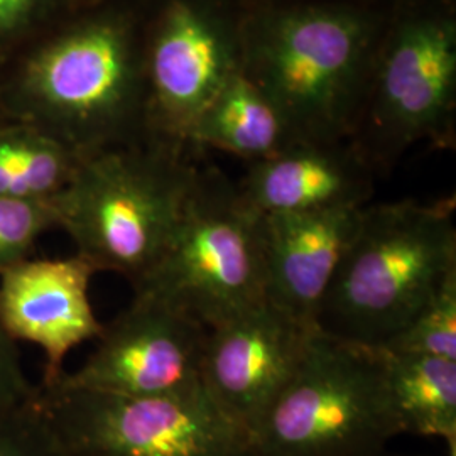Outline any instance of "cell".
<instances>
[{"label": "cell", "mask_w": 456, "mask_h": 456, "mask_svg": "<svg viewBox=\"0 0 456 456\" xmlns=\"http://www.w3.org/2000/svg\"><path fill=\"white\" fill-rule=\"evenodd\" d=\"M144 14L103 5L68 20L19 66L7 118L31 124L82 156L149 139L142 77Z\"/></svg>", "instance_id": "obj_2"}, {"label": "cell", "mask_w": 456, "mask_h": 456, "mask_svg": "<svg viewBox=\"0 0 456 456\" xmlns=\"http://www.w3.org/2000/svg\"><path fill=\"white\" fill-rule=\"evenodd\" d=\"M399 435L382 348L316 330L250 444L254 456H372Z\"/></svg>", "instance_id": "obj_6"}, {"label": "cell", "mask_w": 456, "mask_h": 456, "mask_svg": "<svg viewBox=\"0 0 456 456\" xmlns=\"http://www.w3.org/2000/svg\"><path fill=\"white\" fill-rule=\"evenodd\" d=\"M98 271L82 256L26 259L0 274V325L12 342L45 355L41 382L65 372V360L103 330L90 301Z\"/></svg>", "instance_id": "obj_12"}, {"label": "cell", "mask_w": 456, "mask_h": 456, "mask_svg": "<svg viewBox=\"0 0 456 456\" xmlns=\"http://www.w3.org/2000/svg\"><path fill=\"white\" fill-rule=\"evenodd\" d=\"M82 158L48 132L5 117L0 120V198L53 201Z\"/></svg>", "instance_id": "obj_17"}, {"label": "cell", "mask_w": 456, "mask_h": 456, "mask_svg": "<svg viewBox=\"0 0 456 456\" xmlns=\"http://www.w3.org/2000/svg\"><path fill=\"white\" fill-rule=\"evenodd\" d=\"M372 456H403V455H392V453H387V452H380V453H377V455Z\"/></svg>", "instance_id": "obj_23"}, {"label": "cell", "mask_w": 456, "mask_h": 456, "mask_svg": "<svg viewBox=\"0 0 456 456\" xmlns=\"http://www.w3.org/2000/svg\"><path fill=\"white\" fill-rule=\"evenodd\" d=\"M37 397L69 456H254L205 387L129 397L39 382Z\"/></svg>", "instance_id": "obj_8"}, {"label": "cell", "mask_w": 456, "mask_h": 456, "mask_svg": "<svg viewBox=\"0 0 456 456\" xmlns=\"http://www.w3.org/2000/svg\"><path fill=\"white\" fill-rule=\"evenodd\" d=\"M188 149L149 137L83 156L53 200L75 254L98 273L141 284L169 244L195 181Z\"/></svg>", "instance_id": "obj_3"}, {"label": "cell", "mask_w": 456, "mask_h": 456, "mask_svg": "<svg viewBox=\"0 0 456 456\" xmlns=\"http://www.w3.org/2000/svg\"><path fill=\"white\" fill-rule=\"evenodd\" d=\"M240 14L228 0H159L144 16L149 137L186 146L196 118L242 71Z\"/></svg>", "instance_id": "obj_9"}, {"label": "cell", "mask_w": 456, "mask_h": 456, "mask_svg": "<svg viewBox=\"0 0 456 456\" xmlns=\"http://www.w3.org/2000/svg\"><path fill=\"white\" fill-rule=\"evenodd\" d=\"M382 352L401 431L441 438L456 456V360Z\"/></svg>", "instance_id": "obj_16"}, {"label": "cell", "mask_w": 456, "mask_h": 456, "mask_svg": "<svg viewBox=\"0 0 456 456\" xmlns=\"http://www.w3.org/2000/svg\"><path fill=\"white\" fill-rule=\"evenodd\" d=\"M5 118V114H4V110H2V105H0V120H4Z\"/></svg>", "instance_id": "obj_24"}, {"label": "cell", "mask_w": 456, "mask_h": 456, "mask_svg": "<svg viewBox=\"0 0 456 456\" xmlns=\"http://www.w3.org/2000/svg\"><path fill=\"white\" fill-rule=\"evenodd\" d=\"M212 330L265 301L264 215L215 169L196 171L159 262L134 288Z\"/></svg>", "instance_id": "obj_7"}, {"label": "cell", "mask_w": 456, "mask_h": 456, "mask_svg": "<svg viewBox=\"0 0 456 456\" xmlns=\"http://www.w3.org/2000/svg\"><path fill=\"white\" fill-rule=\"evenodd\" d=\"M362 210L346 207L264 215L265 301L316 328L318 311L355 237Z\"/></svg>", "instance_id": "obj_13"}, {"label": "cell", "mask_w": 456, "mask_h": 456, "mask_svg": "<svg viewBox=\"0 0 456 456\" xmlns=\"http://www.w3.org/2000/svg\"><path fill=\"white\" fill-rule=\"evenodd\" d=\"M314 331L269 301L215 326L203 348L205 391L252 436L301 367Z\"/></svg>", "instance_id": "obj_11"}, {"label": "cell", "mask_w": 456, "mask_h": 456, "mask_svg": "<svg viewBox=\"0 0 456 456\" xmlns=\"http://www.w3.org/2000/svg\"><path fill=\"white\" fill-rule=\"evenodd\" d=\"M455 124V2L394 0L348 141L380 173L419 142L452 146Z\"/></svg>", "instance_id": "obj_5"}, {"label": "cell", "mask_w": 456, "mask_h": 456, "mask_svg": "<svg viewBox=\"0 0 456 456\" xmlns=\"http://www.w3.org/2000/svg\"><path fill=\"white\" fill-rule=\"evenodd\" d=\"M77 0H0V56L71 12Z\"/></svg>", "instance_id": "obj_21"}, {"label": "cell", "mask_w": 456, "mask_h": 456, "mask_svg": "<svg viewBox=\"0 0 456 456\" xmlns=\"http://www.w3.org/2000/svg\"><path fill=\"white\" fill-rule=\"evenodd\" d=\"M299 141L276 103L239 71L186 134V146L213 147L247 163L267 159Z\"/></svg>", "instance_id": "obj_15"}, {"label": "cell", "mask_w": 456, "mask_h": 456, "mask_svg": "<svg viewBox=\"0 0 456 456\" xmlns=\"http://www.w3.org/2000/svg\"><path fill=\"white\" fill-rule=\"evenodd\" d=\"M207 333L163 301L134 293L131 305L103 323L92 355L77 370L49 382L129 397L200 391Z\"/></svg>", "instance_id": "obj_10"}, {"label": "cell", "mask_w": 456, "mask_h": 456, "mask_svg": "<svg viewBox=\"0 0 456 456\" xmlns=\"http://www.w3.org/2000/svg\"><path fill=\"white\" fill-rule=\"evenodd\" d=\"M33 384L24 372L19 346L0 325V404L24 401L34 395Z\"/></svg>", "instance_id": "obj_22"}, {"label": "cell", "mask_w": 456, "mask_h": 456, "mask_svg": "<svg viewBox=\"0 0 456 456\" xmlns=\"http://www.w3.org/2000/svg\"><path fill=\"white\" fill-rule=\"evenodd\" d=\"M389 7L372 0H256L242 7V71L299 141H348Z\"/></svg>", "instance_id": "obj_1"}, {"label": "cell", "mask_w": 456, "mask_h": 456, "mask_svg": "<svg viewBox=\"0 0 456 456\" xmlns=\"http://www.w3.org/2000/svg\"><path fill=\"white\" fill-rule=\"evenodd\" d=\"M382 350L456 360V267Z\"/></svg>", "instance_id": "obj_18"}, {"label": "cell", "mask_w": 456, "mask_h": 456, "mask_svg": "<svg viewBox=\"0 0 456 456\" xmlns=\"http://www.w3.org/2000/svg\"><path fill=\"white\" fill-rule=\"evenodd\" d=\"M375 175L350 141H296L248 164L237 188L261 215L318 212L369 205Z\"/></svg>", "instance_id": "obj_14"}, {"label": "cell", "mask_w": 456, "mask_h": 456, "mask_svg": "<svg viewBox=\"0 0 456 456\" xmlns=\"http://www.w3.org/2000/svg\"><path fill=\"white\" fill-rule=\"evenodd\" d=\"M0 456H69L39 403L31 397L0 404Z\"/></svg>", "instance_id": "obj_19"}, {"label": "cell", "mask_w": 456, "mask_h": 456, "mask_svg": "<svg viewBox=\"0 0 456 456\" xmlns=\"http://www.w3.org/2000/svg\"><path fill=\"white\" fill-rule=\"evenodd\" d=\"M455 267V198L369 203L318 311L316 328L380 348Z\"/></svg>", "instance_id": "obj_4"}, {"label": "cell", "mask_w": 456, "mask_h": 456, "mask_svg": "<svg viewBox=\"0 0 456 456\" xmlns=\"http://www.w3.org/2000/svg\"><path fill=\"white\" fill-rule=\"evenodd\" d=\"M58 228L53 201L0 198V274L31 257L37 240Z\"/></svg>", "instance_id": "obj_20"}]
</instances>
